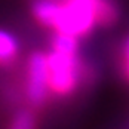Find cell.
<instances>
[{
  "instance_id": "obj_2",
  "label": "cell",
  "mask_w": 129,
  "mask_h": 129,
  "mask_svg": "<svg viewBox=\"0 0 129 129\" xmlns=\"http://www.w3.org/2000/svg\"><path fill=\"white\" fill-rule=\"evenodd\" d=\"M49 86L55 95H70L80 80V64L76 53L53 51L48 55Z\"/></svg>"
},
{
  "instance_id": "obj_3",
  "label": "cell",
  "mask_w": 129,
  "mask_h": 129,
  "mask_svg": "<svg viewBox=\"0 0 129 129\" xmlns=\"http://www.w3.org/2000/svg\"><path fill=\"white\" fill-rule=\"evenodd\" d=\"M51 90L48 56L43 53H33L28 59V83L27 96L33 105H40Z\"/></svg>"
},
{
  "instance_id": "obj_1",
  "label": "cell",
  "mask_w": 129,
  "mask_h": 129,
  "mask_svg": "<svg viewBox=\"0 0 129 129\" xmlns=\"http://www.w3.org/2000/svg\"><path fill=\"white\" fill-rule=\"evenodd\" d=\"M116 18L117 9L111 0H58L52 28L80 37L96 24L110 25Z\"/></svg>"
},
{
  "instance_id": "obj_5",
  "label": "cell",
  "mask_w": 129,
  "mask_h": 129,
  "mask_svg": "<svg viewBox=\"0 0 129 129\" xmlns=\"http://www.w3.org/2000/svg\"><path fill=\"white\" fill-rule=\"evenodd\" d=\"M53 49L65 53H77V37L68 33H56L53 37Z\"/></svg>"
},
{
  "instance_id": "obj_6",
  "label": "cell",
  "mask_w": 129,
  "mask_h": 129,
  "mask_svg": "<svg viewBox=\"0 0 129 129\" xmlns=\"http://www.w3.org/2000/svg\"><path fill=\"white\" fill-rule=\"evenodd\" d=\"M36 128V120L34 116L30 111H21L13 119L11 129H34Z\"/></svg>"
},
{
  "instance_id": "obj_7",
  "label": "cell",
  "mask_w": 129,
  "mask_h": 129,
  "mask_svg": "<svg viewBox=\"0 0 129 129\" xmlns=\"http://www.w3.org/2000/svg\"><path fill=\"white\" fill-rule=\"evenodd\" d=\"M123 64H125V73L126 77L129 79V39L125 43V49H123Z\"/></svg>"
},
{
  "instance_id": "obj_4",
  "label": "cell",
  "mask_w": 129,
  "mask_h": 129,
  "mask_svg": "<svg viewBox=\"0 0 129 129\" xmlns=\"http://www.w3.org/2000/svg\"><path fill=\"white\" fill-rule=\"evenodd\" d=\"M18 40L11 33L0 30V64H11L18 55Z\"/></svg>"
}]
</instances>
